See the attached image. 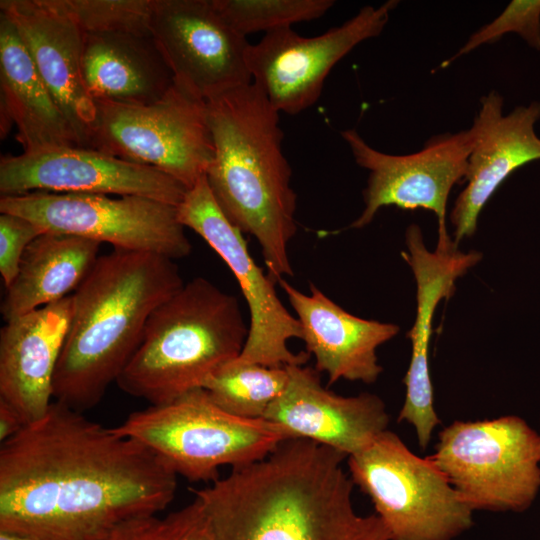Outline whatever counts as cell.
Listing matches in <instances>:
<instances>
[{"label":"cell","instance_id":"obj_31","mask_svg":"<svg viewBox=\"0 0 540 540\" xmlns=\"http://www.w3.org/2000/svg\"><path fill=\"white\" fill-rule=\"evenodd\" d=\"M18 412L3 400H0V441L1 443L17 434L24 426Z\"/></svg>","mask_w":540,"mask_h":540},{"label":"cell","instance_id":"obj_8","mask_svg":"<svg viewBox=\"0 0 540 540\" xmlns=\"http://www.w3.org/2000/svg\"><path fill=\"white\" fill-rule=\"evenodd\" d=\"M347 465L390 540H453L473 525L474 511L445 475L390 430L349 456Z\"/></svg>","mask_w":540,"mask_h":540},{"label":"cell","instance_id":"obj_26","mask_svg":"<svg viewBox=\"0 0 540 540\" xmlns=\"http://www.w3.org/2000/svg\"><path fill=\"white\" fill-rule=\"evenodd\" d=\"M214 5L241 35L264 34L322 17L332 0H213Z\"/></svg>","mask_w":540,"mask_h":540},{"label":"cell","instance_id":"obj_28","mask_svg":"<svg viewBox=\"0 0 540 540\" xmlns=\"http://www.w3.org/2000/svg\"><path fill=\"white\" fill-rule=\"evenodd\" d=\"M101 540H214L210 519L197 497L160 517H137L121 523Z\"/></svg>","mask_w":540,"mask_h":540},{"label":"cell","instance_id":"obj_32","mask_svg":"<svg viewBox=\"0 0 540 540\" xmlns=\"http://www.w3.org/2000/svg\"><path fill=\"white\" fill-rule=\"evenodd\" d=\"M0 540H36V539L14 534V533L0 531Z\"/></svg>","mask_w":540,"mask_h":540},{"label":"cell","instance_id":"obj_1","mask_svg":"<svg viewBox=\"0 0 540 540\" xmlns=\"http://www.w3.org/2000/svg\"><path fill=\"white\" fill-rule=\"evenodd\" d=\"M177 474L152 450L60 402L0 447V531L101 540L165 510Z\"/></svg>","mask_w":540,"mask_h":540},{"label":"cell","instance_id":"obj_19","mask_svg":"<svg viewBox=\"0 0 540 540\" xmlns=\"http://www.w3.org/2000/svg\"><path fill=\"white\" fill-rule=\"evenodd\" d=\"M51 95L77 135L91 148L97 108L82 74L83 33L56 0H1Z\"/></svg>","mask_w":540,"mask_h":540},{"label":"cell","instance_id":"obj_4","mask_svg":"<svg viewBox=\"0 0 540 540\" xmlns=\"http://www.w3.org/2000/svg\"><path fill=\"white\" fill-rule=\"evenodd\" d=\"M206 103L214 142L207 183L229 221L257 240L277 283L294 274L288 246L297 231L280 112L253 82Z\"/></svg>","mask_w":540,"mask_h":540},{"label":"cell","instance_id":"obj_12","mask_svg":"<svg viewBox=\"0 0 540 540\" xmlns=\"http://www.w3.org/2000/svg\"><path fill=\"white\" fill-rule=\"evenodd\" d=\"M399 4L364 6L340 26L304 37L291 27L264 34L251 44L247 61L252 82L279 112L296 115L314 105L333 67L357 45L377 37Z\"/></svg>","mask_w":540,"mask_h":540},{"label":"cell","instance_id":"obj_29","mask_svg":"<svg viewBox=\"0 0 540 540\" xmlns=\"http://www.w3.org/2000/svg\"><path fill=\"white\" fill-rule=\"evenodd\" d=\"M518 34L530 47L540 51V0H513L491 22L470 35L465 44L441 67L485 44H492L505 34Z\"/></svg>","mask_w":540,"mask_h":540},{"label":"cell","instance_id":"obj_6","mask_svg":"<svg viewBox=\"0 0 540 540\" xmlns=\"http://www.w3.org/2000/svg\"><path fill=\"white\" fill-rule=\"evenodd\" d=\"M115 429L148 447L177 475L192 482H214L220 467L261 460L291 438L270 421L226 412L203 388L132 412Z\"/></svg>","mask_w":540,"mask_h":540},{"label":"cell","instance_id":"obj_30","mask_svg":"<svg viewBox=\"0 0 540 540\" xmlns=\"http://www.w3.org/2000/svg\"><path fill=\"white\" fill-rule=\"evenodd\" d=\"M43 232L22 216L0 213V273L6 288L14 281L26 248Z\"/></svg>","mask_w":540,"mask_h":540},{"label":"cell","instance_id":"obj_25","mask_svg":"<svg viewBox=\"0 0 540 540\" xmlns=\"http://www.w3.org/2000/svg\"><path fill=\"white\" fill-rule=\"evenodd\" d=\"M288 378L286 366L269 367L236 357L213 373L203 389L226 412L246 419H263L286 388Z\"/></svg>","mask_w":540,"mask_h":540},{"label":"cell","instance_id":"obj_16","mask_svg":"<svg viewBox=\"0 0 540 540\" xmlns=\"http://www.w3.org/2000/svg\"><path fill=\"white\" fill-rule=\"evenodd\" d=\"M405 243L407 251H402V256L416 282V316L407 332L411 358L403 379L405 399L398 421L414 428L420 448L426 450L434 430L441 423L434 406L429 368L434 313L441 300L454 294L456 281L481 260L482 254L475 250L460 251L452 237L437 240L434 251H430L417 224L407 227Z\"/></svg>","mask_w":540,"mask_h":540},{"label":"cell","instance_id":"obj_13","mask_svg":"<svg viewBox=\"0 0 540 540\" xmlns=\"http://www.w3.org/2000/svg\"><path fill=\"white\" fill-rule=\"evenodd\" d=\"M150 36L174 83L205 102L252 83L251 44L213 0H154Z\"/></svg>","mask_w":540,"mask_h":540},{"label":"cell","instance_id":"obj_21","mask_svg":"<svg viewBox=\"0 0 540 540\" xmlns=\"http://www.w3.org/2000/svg\"><path fill=\"white\" fill-rule=\"evenodd\" d=\"M72 295L7 321L0 330V400L24 424L53 402V378L69 330Z\"/></svg>","mask_w":540,"mask_h":540},{"label":"cell","instance_id":"obj_9","mask_svg":"<svg viewBox=\"0 0 540 540\" xmlns=\"http://www.w3.org/2000/svg\"><path fill=\"white\" fill-rule=\"evenodd\" d=\"M91 148L155 168L191 189L214 157L207 103L175 83L149 104L95 101Z\"/></svg>","mask_w":540,"mask_h":540},{"label":"cell","instance_id":"obj_17","mask_svg":"<svg viewBox=\"0 0 540 540\" xmlns=\"http://www.w3.org/2000/svg\"><path fill=\"white\" fill-rule=\"evenodd\" d=\"M503 106L499 92L490 91L481 97L470 127L474 144L468 157L466 185L449 216L457 245L474 235L483 207L505 179L540 159V138L534 128L540 119V102L517 106L507 114Z\"/></svg>","mask_w":540,"mask_h":540},{"label":"cell","instance_id":"obj_22","mask_svg":"<svg viewBox=\"0 0 540 540\" xmlns=\"http://www.w3.org/2000/svg\"><path fill=\"white\" fill-rule=\"evenodd\" d=\"M17 129L24 153L80 146L13 22L0 12V135Z\"/></svg>","mask_w":540,"mask_h":540},{"label":"cell","instance_id":"obj_20","mask_svg":"<svg viewBox=\"0 0 540 540\" xmlns=\"http://www.w3.org/2000/svg\"><path fill=\"white\" fill-rule=\"evenodd\" d=\"M277 284L296 314L301 340L315 358L314 368L328 375L329 385L341 379L366 384L378 379L383 368L377 349L399 333L397 324L355 316L314 284H310V294L299 291L285 278Z\"/></svg>","mask_w":540,"mask_h":540},{"label":"cell","instance_id":"obj_2","mask_svg":"<svg viewBox=\"0 0 540 540\" xmlns=\"http://www.w3.org/2000/svg\"><path fill=\"white\" fill-rule=\"evenodd\" d=\"M346 458L314 441L290 438L193 493L205 507L214 540H390L375 513L356 511Z\"/></svg>","mask_w":540,"mask_h":540},{"label":"cell","instance_id":"obj_18","mask_svg":"<svg viewBox=\"0 0 540 540\" xmlns=\"http://www.w3.org/2000/svg\"><path fill=\"white\" fill-rule=\"evenodd\" d=\"M288 383L263 419L281 426L291 438L354 455L388 430L389 414L377 395L341 396L323 387L319 372L304 365L286 366Z\"/></svg>","mask_w":540,"mask_h":540},{"label":"cell","instance_id":"obj_11","mask_svg":"<svg viewBox=\"0 0 540 540\" xmlns=\"http://www.w3.org/2000/svg\"><path fill=\"white\" fill-rule=\"evenodd\" d=\"M180 223L200 235L239 283L249 309L248 336L239 359L269 367L304 365L310 355L294 353L291 339H302L300 324L279 299L275 282L250 255L242 232L218 206L203 176L177 206Z\"/></svg>","mask_w":540,"mask_h":540},{"label":"cell","instance_id":"obj_3","mask_svg":"<svg viewBox=\"0 0 540 540\" xmlns=\"http://www.w3.org/2000/svg\"><path fill=\"white\" fill-rule=\"evenodd\" d=\"M185 283L173 259L114 248L72 294L73 312L53 378V399L94 408L138 348L153 311Z\"/></svg>","mask_w":540,"mask_h":540},{"label":"cell","instance_id":"obj_14","mask_svg":"<svg viewBox=\"0 0 540 540\" xmlns=\"http://www.w3.org/2000/svg\"><path fill=\"white\" fill-rule=\"evenodd\" d=\"M355 162L369 171L363 190L364 209L350 225L360 229L372 222L386 206L432 211L437 217L438 239L450 236L446 226V208L455 184L467 173L474 135L465 129L430 138L419 151L392 155L370 146L354 129L340 132Z\"/></svg>","mask_w":540,"mask_h":540},{"label":"cell","instance_id":"obj_27","mask_svg":"<svg viewBox=\"0 0 540 540\" xmlns=\"http://www.w3.org/2000/svg\"><path fill=\"white\" fill-rule=\"evenodd\" d=\"M83 34L150 36L154 0H56Z\"/></svg>","mask_w":540,"mask_h":540},{"label":"cell","instance_id":"obj_24","mask_svg":"<svg viewBox=\"0 0 540 540\" xmlns=\"http://www.w3.org/2000/svg\"><path fill=\"white\" fill-rule=\"evenodd\" d=\"M101 243L70 234L43 232L26 248L1 303L5 322L75 292L99 255Z\"/></svg>","mask_w":540,"mask_h":540},{"label":"cell","instance_id":"obj_10","mask_svg":"<svg viewBox=\"0 0 540 540\" xmlns=\"http://www.w3.org/2000/svg\"><path fill=\"white\" fill-rule=\"evenodd\" d=\"M0 213L22 216L44 232L75 235L173 260L188 256L192 249L177 206L140 196L31 192L2 196Z\"/></svg>","mask_w":540,"mask_h":540},{"label":"cell","instance_id":"obj_15","mask_svg":"<svg viewBox=\"0 0 540 540\" xmlns=\"http://www.w3.org/2000/svg\"><path fill=\"white\" fill-rule=\"evenodd\" d=\"M188 189L173 177L97 149L74 146L0 159V193L140 196L178 206Z\"/></svg>","mask_w":540,"mask_h":540},{"label":"cell","instance_id":"obj_7","mask_svg":"<svg viewBox=\"0 0 540 540\" xmlns=\"http://www.w3.org/2000/svg\"><path fill=\"white\" fill-rule=\"evenodd\" d=\"M428 457L474 512H522L540 490V434L516 415L456 420Z\"/></svg>","mask_w":540,"mask_h":540},{"label":"cell","instance_id":"obj_23","mask_svg":"<svg viewBox=\"0 0 540 540\" xmlns=\"http://www.w3.org/2000/svg\"><path fill=\"white\" fill-rule=\"evenodd\" d=\"M82 74L94 101L149 104L173 85V77L151 36L83 34Z\"/></svg>","mask_w":540,"mask_h":540},{"label":"cell","instance_id":"obj_5","mask_svg":"<svg viewBox=\"0 0 540 540\" xmlns=\"http://www.w3.org/2000/svg\"><path fill=\"white\" fill-rule=\"evenodd\" d=\"M248 330L238 300L196 277L153 311L116 383L150 405L172 402L238 357Z\"/></svg>","mask_w":540,"mask_h":540}]
</instances>
